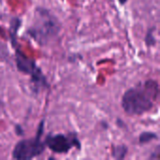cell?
Here are the masks:
<instances>
[{"instance_id":"obj_2","label":"cell","mask_w":160,"mask_h":160,"mask_svg":"<svg viewBox=\"0 0 160 160\" xmlns=\"http://www.w3.org/2000/svg\"><path fill=\"white\" fill-rule=\"evenodd\" d=\"M62 31L59 19L48 8L37 7L34 9L31 22L24 35L34 40L38 46L46 47L54 42Z\"/></svg>"},{"instance_id":"obj_11","label":"cell","mask_w":160,"mask_h":160,"mask_svg":"<svg viewBox=\"0 0 160 160\" xmlns=\"http://www.w3.org/2000/svg\"><path fill=\"white\" fill-rule=\"evenodd\" d=\"M159 153H160V147L159 146H157L156 147V150L150 155V157L148 158V159L154 160V159H159Z\"/></svg>"},{"instance_id":"obj_7","label":"cell","mask_w":160,"mask_h":160,"mask_svg":"<svg viewBox=\"0 0 160 160\" xmlns=\"http://www.w3.org/2000/svg\"><path fill=\"white\" fill-rule=\"evenodd\" d=\"M128 153V147L126 144H117L112 146V158L116 160L125 159Z\"/></svg>"},{"instance_id":"obj_14","label":"cell","mask_w":160,"mask_h":160,"mask_svg":"<svg viewBox=\"0 0 160 160\" xmlns=\"http://www.w3.org/2000/svg\"><path fill=\"white\" fill-rule=\"evenodd\" d=\"M2 104H3V103H2V101L0 100V111H1V108H2Z\"/></svg>"},{"instance_id":"obj_4","label":"cell","mask_w":160,"mask_h":160,"mask_svg":"<svg viewBox=\"0 0 160 160\" xmlns=\"http://www.w3.org/2000/svg\"><path fill=\"white\" fill-rule=\"evenodd\" d=\"M45 128V119L40 120L38 126L36 136L30 139L18 141L11 152V158L16 160H31L40 157L46 150L42 137Z\"/></svg>"},{"instance_id":"obj_9","label":"cell","mask_w":160,"mask_h":160,"mask_svg":"<svg viewBox=\"0 0 160 160\" xmlns=\"http://www.w3.org/2000/svg\"><path fill=\"white\" fill-rule=\"evenodd\" d=\"M158 135L153 131H143L139 136L140 144H146L151 142L152 141H158Z\"/></svg>"},{"instance_id":"obj_1","label":"cell","mask_w":160,"mask_h":160,"mask_svg":"<svg viewBox=\"0 0 160 160\" xmlns=\"http://www.w3.org/2000/svg\"><path fill=\"white\" fill-rule=\"evenodd\" d=\"M158 96V81L149 79L126 90L121 98V107L128 115L140 116L154 109Z\"/></svg>"},{"instance_id":"obj_13","label":"cell","mask_w":160,"mask_h":160,"mask_svg":"<svg viewBox=\"0 0 160 160\" xmlns=\"http://www.w3.org/2000/svg\"><path fill=\"white\" fill-rule=\"evenodd\" d=\"M128 0H118L120 6H125V5L128 3Z\"/></svg>"},{"instance_id":"obj_10","label":"cell","mask_w":160,"mask_h":160,"mask_svg":"<svg viewBox=\"0 0 160 160\" xmlns=\"http://www.w3.org/2000/svg\"><path fill=\"white\" fill-rule=\"evenodd\" d=\"M14 131H15V134L18 137H22L24 135V130H23L22 127L20 124H16L14 126Z\"/></svg>"},{"instance_id":"obj_6","label":"cell","mask_w":160,"mask_h":160,"mask_svg":"<svg viewBox=\"0 0 160 160\" xmlns=\"http://www.w3.org/2000/svg\"><path fill=\"white\" fill-rule=\"evenodd\" d=\"M22 23V21L20 17H12L9 21V28H8V34H9V42L10 45L13 46L18 42V32L21 28Z\"/></svg>"},{"instance_id":"obj_3","label":"cell","mask_w":160,"mask_h":160,"mask_svg":"<svg viewBox=\"0 0 160 160\" xmlns=\"http://www.w3.org/2000/svg\"><path fill=\"white\" fill-rule=\"evenodd\" d=\"M14 50L15 65L19 72L30 77V89L35 96L50 87L47 77L35 59L27 56L21 49L19 43L11 46Z\"/></svg>"},{"instance_id":"obj_8","label":"cell","mask_w":160,"mask_h":160,"mask_svg":"<svg viewBox=\"0 0 160 160\" xmlns=\"http://www.w3.org/2000/svg\"><path fill=\"white\" fill-rule=\"evenodd\" d=\"M156 29H157L156 26H152L146 31V34H145V37H144V43L148 48L155 47L157 45V43H158V39H157V38L155 36Z\"/></svg>"},{"instance_id":"obj_5","label":"cell","mask_w":160,"mask_h":160,"mask_svg":"<svg viewBox=\"0 0 160 160\" xmlns=\"http://www.w3.org/2000/svg\"><path fill=\"white\" fill-rule=\"evenodd\" d=\"M46 148L56 155L68 154L70 150L82 149V142L78 133L75 131L68 133H49L44 139Z\"/></svg>"},{"instance_id":"obj_15","label":"cell","mask_w":160,"mask_h":160,"mask_svg":"<svg viewBox=\"0 0 160 160\" xmlns=\"http://www.w3.org/2000/svg\"><path fill=\"white\" fill-rule=\"evenodd\" d=\"M0 34H2V29H1V27H0Z\"/></svg>"},{"instance_id":"obj_12","label":"cell","mask_w":160,"mask_h":160,"mask_svg":"<svg viewBox=\"0 0 160 160\" xmlns=\"http://www.w3.org/2000/svg\"><path fill=\"white\" fill-rule=\"evenodd\" d=\"M116 124H117V126L119 127V128H123V127H125V124H124V122L121 120V119H119V118H117V120H116Z\"/></svg>"}]
</instances>
